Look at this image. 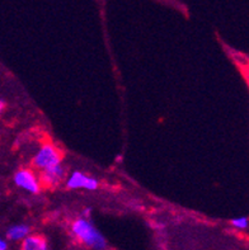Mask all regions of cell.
<instances>
[{
  "mask_svg": "<svg viewBox=\"0 0 249 250\" xmlns=\"http://www.w3.org/2000/svg\"><path fill=\"white\" fill-rule=\"evenodd\" d=\"M65 170H64L63 165H55L52 168L42 170V182L48 186H55L64 178Z\"/></svg>",
  "mask_w": 249,
  "mask_h": 250,
  "instance_id": "cell-6",
  "label": "cell"
},
{
  "mask_svg": "<svg viewBox=\"0 0 249 250\" xmlns=\"http://www.w3.org/2000/svg\"><path fill=\"white\" fill-rule=\"evenodd\" d=\"M4 105H5V104H4V102L0 101V113H1V111L4 109Z\"/></svg>",
  "mask_w": 249,
  "mask_h": 250,
  "instance_id": "cell-10",
  "label": "cell"
},
{
  "mask_svg": "<svg viewBox=\"0 0 249 250\" xmlns=\"http://www.w3.org/2000/svg\"><path fill=\"white\" fill-rule=\"evenodd\" d=\"M22 250H50V248L44 236L29 234L22 240Z\"/></svg>",
  "mask_w": 249,
  "mask_h": 250,
  "instance_id": "cell-5",
  "label": "cell"
},
{
  "mask_svg": "<svg viewBox=\"0 0 249 250\" xmlns=\"http://www.w3.org/2000/svg\"><path fill=\"white\" fill-rule=\"evenodd\" d=\"M67 186L71 189L94 190L98 188V181L94 178L85 175L82 171H74L68 179Z\"/></svg>",
  "mask_w": 249,
  "mask_h": 250,
  "instance_id": "cell-4",
  "label": "cell"
},
{
  "mask_svg": "<svg viewBox=\"0 0 249 250\" xmlns=\"http://www.w3.org/2000/svg\"><path fill=\"white\" fill-rule=\"evenodd\" d=\"M29 232H31V228L25 224L13 225L6 230V239L10 241H22L28 236Z\"/></svg>",
  "mask_w": 249,
  "mask_h": 250,
  "instance_id": "cell-7",
  "label": "cell"
},
{
  "mask_svg": "<svg viewBox=\"0 0 249 250\" xmlns=\"http://www.w3.org/2000/svg\"><path fill=\"white\" fill-rule=\"evenodd\" d=\"M248 219H247L246 216H242V217H237V219L231 220V226L238 230H247L248 229Z\"/></svg>",
  "mask_w": 249,
  "mask_h": 250,
  "instance_id": "cell-8",
  "label": "cell"
},
{
  "mask_svg": "<svg viewBox=\"0 0 249 250\" xmlns=\"http://www.w3.org/2000/svg\"><path fill=\"white\" fill-rule=\"evenodd\" d=\"M71 232L80 243L93 250H106L107 241L102 232L87 217L75 220L71 225Z\"/></svg>",
  "mask_w": 249,
  "mask_h": 250,
  "instance_id": "cell-1",
  "label": "cell"
},
{
  "mask_svg": "<svg viewBox=\"0 0 249 250\" xmlns=\"http://www.w3.org/2000/svg\"><path fill=\"white\" fill-rule=\"evenodd\" d=\"M59 164H61V154L52 145H44L33 158V165L41 170H46Z\"/></svg>",
  "mask_w": 249,
  "mask_h": 250,
  "instance_id": "cell-2",
  "label": "cell"
},
{
  "mask_svg": "<svg viewBox=\"0 0 249 250\" xmlns=\"http://www.w3.org/2000/svg\"><path fill=\"white\" fill-rule=\"evenodd\" d=\"M0 250H8V241L3 238H0Z\"/></svg>",
  "mask_w": 249,
  "mask_h": 250,
  "instance_id": "cell-9",
  "label": "cell"
},
{
  "mask_svg": "<svg viewBox=\"0 0 249 250\" xmlns=\"http://www.w3.org/2000/svg\"><path fill=\"white\" fill-rule=\"evenodd\" d=\"M14 183L19 188L27 190L29 193H38L40 188H41L38 178L36 177L35 173H32L28 169H22V170L17 171L14 175Z\"/></svg>",
  "mask_w": 249,
  "mask_h": 250,
  "instance_id": "cell-3",
  "label": "cell"
}]
</instances>
